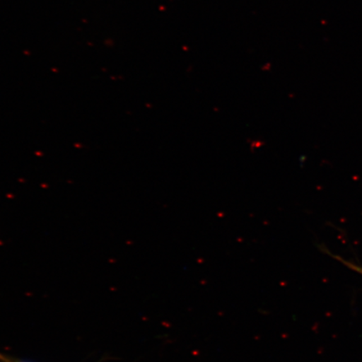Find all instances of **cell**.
I'll use <instances>...</instances> for the list:
<instances>
[{
  "instance_id": "6da1fadb",
  "label": "cell",
  "mask_w": 362,
  "mask_h": 362,
  "mask_svg": "<svg viewBox=\"0 0 362 362\" xmlns=\"http://www.w3.org/2000/svg\"><path fill=\"white\" fill-rule=\"evenodd\" d=\"M337 259H338V257H337ZM339 259L341 262H343V264H345L348 267V268H350L351 269H353V270H355L356 272H358L359 274H362V268H361V267L353 264H351V262L344 261V260H342L341 259Z\"/></svg>"
}]
</instances>
